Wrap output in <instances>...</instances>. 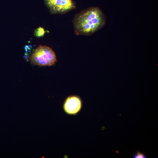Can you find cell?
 Segmentation results:
<instances>
[{
  "label": "cell",
  "mask_w": 158,
  "mask_h": 158,
  "mask_svg": "<svg viewBox=\"0 0 158 158\" xmlns=\"http://www.w3.org/2000/svg\"><path fill=\"white\" fill-rule=\"evenodd\" d=\"M44 1L50 10L55 13H65L75 7L73 0H44Z\"/></svg>",
  "instance_id": "3957f363"
},
{
  "label": "cell",
  "mask_w": 158,
  "mask_h": 158,
  "mask_svg": "<svg viewBox=\"0 0 158 158\" xmlns=\"http://www.w3.org/2000/svg\"><path fill=\"white\" fill-rule=\"evenodd\" d=\"M55 52L51 48L40 45L34 51L30 58V62L35 65L49 66L56 62Z\"/></svg>",
  "instance_id": "7a4b0ae2"
},
{
  "label": "cell",
  "mask_w": 158,
  "mask_h": 158,
  "mask_svg": "<svg viewBox=\"0 0 158 158\" xmlns=\"http://www.w3.org/2000/svg\"><path fill=\"white\" fill-rule=\"evenodd\" d=\"M45 32L46 31L43 28L40 27L35 31L34 35L36 37H41L44 36Z\"/></svg>",
  "instance_id": "5b68a950"
},
{
  "label": "cell",
  "mask_w": 158,
  "mask_h": 158,
  "mask_svg": "<svg viewBox=\"0 0 158 158\" xmlns=\"http://www.w3.org/2000/svg\"><path fill=\"white\" fill-rule=\"evenodd\" d=\"M134 158H146L145 155L143 153L140 152H138L137 154H135L134 156Z\"/></svg>",
  "instance_id": "8992f818"
},
{
  "label": "cell",
  "mask_w": 158,
  "mask_h": 158,
  "mask_svg": "<svg viewBox=\"0 0 158 158\" xmlns=\"http://www.w3.org/2000/svg\"><path fill=\"white\" fill-rule=\"evenodd\" d=\"M81 102L80 99L76 96H72L68 98L64 105L65 111L70 114L77 113L80 109Z\"/></svg>",
  "instance_id": "277c9868"
},
{
  "label": "cell",
  "mask_w": 158,
  "mask_h": 158,
  "mask_svg": "<svg viewBox=\"0 0 158 158\" xmlns=\"http://www.w3.org/2000/svg\"><path fill=\"white\" fill-rule=\"evenodd\" d=\"M75 32L77 35H91L102 28L105 23L101 10L92 7L81 11L73 19Z\"/></svg>",
  "instance_id": "6da1fadb"
}]
</instances>
